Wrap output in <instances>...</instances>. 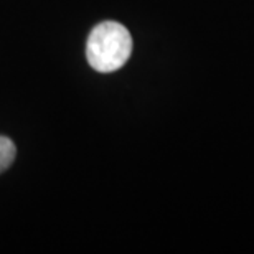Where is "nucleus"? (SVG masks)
Segmentation results:
<instances>
[{"label":"nucleus","mask_w":254,"mask_h":254,"mask_svg":"<svg viewBox=\"0 0 254 254\" xmlns=\"http://www.w3.org/2000/svg\"><path fill=\"white\" fill-rule=\"evenodd\" d=\"M132 53V37L124 25L103 22L91 30L86 43V57L91 68L99 73H113L127 63Z\"/></svg>","instance_id":"1"},{"label":"nucleus","mask_w":254,"mask_h":254,"mask_svg":"<svg viewBox=\"0 0 254 254\" xmlns=\"http://www.w3.org/2000/svg\"><path fill=\"white\" fill-rule=\"evenodd\" d=\"M15 155H17V149L13 142L8 137L0 135V174H3L13 164Z\"/></svg>","instance_id":"2"}]
</instances>
